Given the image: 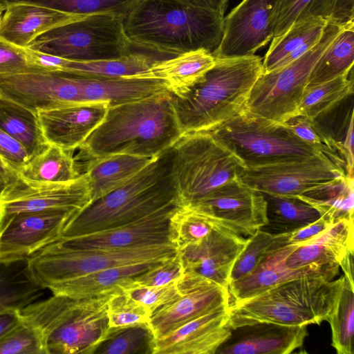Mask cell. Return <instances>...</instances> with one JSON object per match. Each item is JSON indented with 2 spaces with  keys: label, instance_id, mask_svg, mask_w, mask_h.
I'll return each instance as SVG.
<instances>
[{
  "label": "cell",
  "instance_id": "e575fe53",
  "mask_svg": "<svg viewBox=\"0 0 354 354\" xmlns=\"http://www.w3.org/2000/svg\"><path fill=\"white\" fill-rule=\"evenodd\" d=\"M0 129L17 140L30 157L48 145L37 115L21 104L0 95Z\"/></svg>",
  "mask_w": 354,
  "mask_h": 354
},
{
  "label": "cell",
  "instance_id": "816d5d0a",
  "mask_svg": "<svg viewBox=\"0 0 354 354\" xmlns=\"http://www.w3.org/2000/svg\"><path fill=\"white\" fill-rule=\"evenodd\" d=\"M37 69L28 64L23 47L0 37V75L25 73Z\"/></svg>",
  "mask_w": 354,
  "mask_h": 354
},
{
  "label": "cell",
  "instance_id": "5b68a950",
  "mask_svg": "<svg viewBox=\"0 0 354 354\" xmlns=\"http://www.w3.org/2000/svg\"><path fill=\"white\" fill-rule=\"evenodd\" d=\"M343 282L304 277L277 284L252 297L230 302L232 329L259 322L286 326L319 324L333 311Z\"/></svg>",
  "mask_w": 354,
  "mask_h": 354
},
{
  "label": "cell",
  "instance_id": "cb8c5ba5",
  "mask_svg": "<svg viewBox=\"0 0 354 354\" xmlns=\"http://www.w3.org/2000/svg\"><path fill=\"white\" fill-rule=\"evenodd\" d=\"M6 3V10L0 20V37L21 47H28L37 38L53 29L88 17L30 0Z\"/></svg>",
  "mask_w": 354,
  "mask_h": 354
},
{
  "label": "cell",
  "instance_id": "4dcf8cb0",
  "mask_svg": "<svg viewBox=\"0 0 354 354\" xmlns=\"http://www.w3.org/2000/svg\"><path fill=\"white\" fill-rule=\"evenodd\" d=\"M151 159L123 153L91 158L84 172L91 203L121 186L144 168Z\"/></svg>",
  "mask_w": 354,
  "mask_h": 354
},
{
  "label": "cell",
  "instance_id": "6da1fadb",
  "mask_svg": "<svg viewBox=\"0 0 354 354\" xmlns=\"http://www.w3.org/2000/svg\"><path fill=\"white\" fill-rule=\"evenodd\" d=\"M171 92L109 106L102 122L79 147L91 158L129 154L153 158L183 136Z\"/></svg>",
  "mask_w": 354,
  "mask_h": 354
},
{
  "label": "cell",
  "instance_id": "5bb4252c",
  "mask_svg": "<svg viewBox=\"0 0 354 354\" xmlns=\"http://www.w3.org/2000/svg\"><path fill=\"white\" fill-rule=\"evenodd\" d=\"M0 95L36 114L84 102L77 75L39 69L0 75Z\"/></svg>",
  "mask_w": 354,
  "mask_h": 354
},
{
  "label": "cell",
  "instance_id": "e0dca14e",
  "mask_svg": "<svg viewBox=\"0 0 354 354\" xmlns=\"http://www.w3.org/2000/svg\"><path fill=\"white\" fill-rule=\"evenodd\" d=\"M181 296L152 313L149 326L155 338L212 310L230 304L227 288L196 274L185 272L176 281Z\"/></svg>",
  "mask_w": 354,
  "mask_h": 354
},
{
  "label": "cell",
  "instance_id": "4316f807",
  "mask_svg": "<svg viewBox=\"0 0 354 354\" xmlns=\"http://www.w3.org/2000/svg\"><path fill=\"white\" fill-rule=\"evenodd\" d=\"M353 239L348 227L342 223L330 225L311 239L297 246L284 259L292 270L314 266L339 265L348 252H353Z\"/></svg>",
  "mask_w": 354,
  "mask_h": 354
},
{
  "label": "cell",
  "instance_id": "f546056e",
  "mask_svg": "<svg viewBox=\"0 0 354 354\" xmlns=\"http://www.w3.org/2000/svg\"><path fill=\"white\" fill-rule=\"evenodd\" d=\"M327 21L310 17L294 23L283 34L272 37L263 60V73L281 68L298 59L320 39Z\"/></svg>",
  "mask_w": 354,
  "mask_h": 354
},
{
  "label": "cell",
  "instance_id": "8992f818",
  "mask_svg": "<svg viewBox=\"0 0 354 354\" xmlns=\"http://www.w3.org/2000/svg\"><path fill=\"white\" fill-rule=\"evenodd\" d=\"M113 292L82 299L53 295L21 313L42 333L47 354H94L110 333L107 301Z\"/></svg>",
  "mask_w": 354,
  "mask_h": 354
},
{
  "label": "cell",
  "instance_id": "d6a6232c",
  "mask_svg": "<svg viewBox=\"0 0 354 354\" xmlns=\"http://www.w3.org/2000/svg\"><path fill=\"white\" fill-rule=\"evenodd\" d=\"M71 150L48 144L32 156L18 171L19 176L30 181L67 183L82 175Z\"/></svg>",
  "mask_w": 354,
  "mask_h": 354
},
{
  "label": "cell",
  "instance_id": "8d00e7d4",
  "mask_svg": "<svg viewBox=\"0 0 354 354\" xmlns=\"http://www.w3.org/2000/svg\"><path fill=\"white\" fill-rule=\"evenodd\" d=\"M354 62V24L345 27L315 64L308 86L325 82L350 72Z\"/></svg>",
  "mask_w": 354,
  "mask_h": 354
},
{
  "label": "cell",
  "instance_id": "f5cc1de1",
  "mask_svg": "<svg viewBox=\"0 0 354 354\" xmlns=\"http://www.w3.org/2000/svg\"><path fill=\"white\" fill-rule=\"evenodd\" d=\"M0 157L17 172L30 158L26 148L17 140L1 129Z\"/></svg>",
  "mask_w": 354,
  "mask_h": 354
},
{
  "label": "cell",
  "instance_id": "836d02e7",
  "mask_svg": "<svg viewBox=\"0 0 354 354\" xmlns=\"http://www.w3.org/2000/svg\"><path fill=\"white\" fill-rule=\"evenodd\" d=\"M266 201L268 223L260 230L273 234L290 233L318 220L319 212L297 197L263 193Z\"/></svg>",
  "mask_w": 354,
  "mask_h": 354
},
{
  "label": "cell",
  "instance_id": "30bf717a",
  "mask_svg": "<svg viewBox=\"0 0 354 354\" xmlns=\"http://www.w3.org/2000/svg\"><path fill=\"white\" fill-rule=\"evenodd\" d=\"M345 27L327 23L320 39L308 52L285 66L263 73L253 86L244 109L280 123L297 115L315 64Z\"/></svg>",
  "mask_w": 354,
  "mask_h": 354
},
{
  "label": "cell",
  "instance_id": "681fc988",
  "mask_svg": "<svg viewBox=\"0 0 354 354\" xmlns=\"http://www.w3.org/2000/svg\"><path fill=\"white\" fill-rule=\"evenodd\" d=\"M131 281L121 286L120 289L148 308L151 313L170 304L181 296L177 288V281L160 286H136L132 284Z\"/></svg>",
  "mask_w": 354,
  "mask_h": 354
},
{
  "label": "cell",
  "instance_id": "484cf974",
  "mask_svg": "<svg viewBox=\"0 0 354 354\" xmlns=\"http://www.w3.org/2000/svg\"><path fill=\"white\" fill-rule=\"evenodd\" d=\"M77 77L82 86L84 102H104L109 106L170 92L165 82L156 78Z\"/></svg>",
  "mask_w": 354,
  "mask_h": 354
},
{
  "label": "cell",
  "instance_id": "b9f144b4",
  "mask_svg": "<svg viewBox=\"0 0 354 354\" xmlns=\"http://www.w3.org/2000/svg\"><path fill=\"white\" fill-rule=\"evenodd\" d=\"M354 284L344 275L335 304L328 322L332 346L338 354H353Z\"/></svg>",
  "mask_w": 354,
  "mask_h": 354
},
{
  "label": "cell",
  "instance_id": "83f0119b",
  "mask_svg": "<svg viewBox=\"0 0 354 354\" xmlns=\"http://www.w3.org/2000/svg\"><path fill=\"white\" fill-rule=\"evenodd\" d=\"M158 262H147L106 268L57 282L49 286L47 289L54 295L76 299L106 295L120 290L121 286Z\"/></svg>",
  "mask_w": 354,
  "mask_h": 354
},
{
  "label": "cell",
  "instance_id": "52a82bcc",
  "mask_svg": "<svg viewBox=\"0 0 354 354\" xmlns=\"http://www.w3.org/2000/svg\"><path fill=\"white\" fill-rule=\"evenodd\" d=\"M176 252L169 243L127 249H76L56 241L28 258L26 270L30 279L44 290L57 282L106 268L162 261Z\"/></svg>",
  "mask_w": 354,
  "mask_h": 354
},
{
  "label": "cell",
  "instance_id": "6f0895ef",
  "mask_svg": "<svg viewBox=\"0 0 354 354\" xmlns=\"http://www.w3.org/2000/svg\"><path fill=\"white\" fill-rule=\"evenodd\" d=\"M180 3L205 8L224 15L229 0H174Z\"/></svg>",
  "mask_w": 354,
  "mask_h": 354
},
{
  "label": "cell",
  "instance_id": "11a10c76",
  "mask_svg": "<svg viewBox=\"0 0 354 354\" xmlns=\"http://www.w3.org/2000/svg\"><path fill=\"white\" fill-rule=\"evenodd\" d=\"M337 151L343 159L346 174L353 176V112L351 113L345 138L342 142H336Z\"/></svg>",
  "mask_w": 354,
  "mask_h": 354
},
{
  "label": "cell",
  "instance_id": "7c38bea8",
  "mask_svg": "<svg viewBox=\"0 0 354 354\" xmlns=\"http://www.w3.org/2000/svg\"><path fill=\"white\" fill-rule=\"evenodd\" d=\"M345 169L319 153L297 160L246 167L240 180L262 193L296 197L340 181Z\"/></svg>",
  "mask_w": 354,
  "mask_h": 354
},
{
  "label": "cell",
  "instance_id": "bcb514c9",
  "mask_svg": "<svg viewBox=\"0 0 354 354\" xmlns=\"http://www.w3.org/2000/svg\"><path fill=\"white\" fill-rule=\"evenodd\" d=\"M68 13L89 16L109 14L122 19L140 0H30Z\"/></svg>",
  "mask_w": 354,
  "mask_h": 354
},
{
  "label": "cell",
  "instance_id": "9a60e30c",
  "mask_svg": "<svg viewBox=\"0 0 354 354\" xmlns=\"http://www.w3.org/2000/svg\"><path fill=\"white\" fill-rule=\"evenodd\" d=\"M190 205L241 236H252L268 223L263 193L245 184L239 177Z\"/></svg>",
  "mask_w": 354,
  "mask_h": 354
},
{
  "label": "cell",
  "instance_id": "7dc6e473",
  "mask_svg": "<svg viewBox=\"0 0 354 354\" xmlns=\"http://www.w3.org/2000/svg\"><path fill=\"white\" fill-rule=\"evenodd\" d=\"M283 123L301 140L319 148L337 165L345 167L337 151L336 141L322 130L315 120L297 115Z\"/></svg>",
  "mask_w": 354,
  "mask_h": 354
},
{
  "label": "cell",
  "instance_id": "6125c7cd",
  "mask_svg": "<svg viewBox=\"0 0 354 354\" xmlns=\"http://www.w3.org/2000/svg\"><path fill=\"white\" fill-rule=\"evenodd\" d=\"M1 15H0V20H1Z\"/></svg>",
  "mask_w": 354,
  "mask_h": 354
},
{
  "label": "cell",
  "instance_id": "94428289",
  "mask_svg": "<svg viewBox=\"0 0 354 354\" xmlns=\"http://www.w3.org/2000/svg\"><path fill=\"white\" fill-rule=\"evenodd\" d=\"M7 3L6 1H0V15H2L3 12L6 10Z\"/></svg>",
  "mask_w": 354,
  "mask_h": 354
},
{
  "label": "cell",
  "instance_id": "ab89813d",
  "mask_svg": "<svg viewBox=\"0 0 354 354\" xmlns=\"http://www.w3.org/2000/svg\"><path fill=\"white\" fill-rule=\"evenodd\" d=\"M221 226L194 206L181 205L169 218V241L179 250L201 241Z\"/></svg>",
  "mask_w": 354,
  "mask_h": 354
},
{
  "label": "cell",
  "instance_id": "7402d4cb",
  "mask_svg": "<svg viewBox=\"0 0 354 354\" xmlns=\"http://www.w3.org/2000/svg\"><path fill=\"white\" fill-rule=\"evenodd\" d=\"M228 307L221 306L155 338L153 354H215L232 333Z\"/></svg>",
  "mask_w": 354,
  "mask_h": 354
},
{
  "label": "cell",
  "instance_id": "c3c4849f",
  "mask_svg": "<svg viewBox=\"0 0 354 354\" xmlns=\"http://www.w3.org/2000/svg\"><path fill=\"white\" fill-rule=\"evenodd\" d=\"M0 354H47L43 334L23 320L0 340Z\"/></svg>",
  "mask_w": 354,
  "mask_h": 354
},
{
  "label": "cell",
  "instance_id": "d6986e66",
  "mask_svg": "<svg viewBox=\"0 0 354 354\" xmlns=\"http://www.w3.org/2000/svg\"><path fill=\"white\" fill-rule=\"evenodd\" d=\"M181 205L175 203L134 222L57 241L62 246L76 249H127L168 244L169 218Z\"/></svg>",
  "mask_w": 354,
  "mask_h": 354
},
{
  "label": "cell",
  "instance_id": "d4e9b609",
  "mask_svg": "<svg viewBox=\"0 0 354 354\" xmlns=\"http://www.w3.org/2000/svg\"><path fill=\"white\" fill-rule=\"evenodd\" d=\"M306 326L259 322L232 330L215 354H288L301 348Z\"/></svg>",
  "mask_w": 354,
  "mask_h": 354
},
{
  "label": "cell",
  "instance_id": "f6af8a7d",
  "mask_svg": "<svg viewBox=\"0 0 354 354\" xmlns=\"http://www.w3.org/2000/svg\"><path fill=\"white\" fill-rule=\"evenodd\" d=\"M276 245H282L280 234H273L259 229L250 236L232 266L229 284L251 273L265 253Z\"/></svg>",
  "mask_w": 354,
  "mask_h": 354
},
{
  "label": "cell",
  "instance_id": "91938a15",
  "mask_svg": "<svg viewBox=\"0 0 354 354\" xmlns=\"http://www.w3.org/2000/svg\"><path fill=\"white\" fill-rule=\"evenodd\" d=\"M339 266L344 275L353 283V252L348 251L341 260Z\"/></svg>",
  "mask_w": 354,
  "mask_h": 354
},
{
  "label": "cell",
  "instance_id": "2e32d148",
  "mask_svg": "<svg viewBox=\"0 0 354 354\" xmlns=\"http://www.w3.org/2000/svg\"><path fill=\"white\" fill-rule=\"evenodd\" d=\"M77 213L49 209L14 216L0 231V261H26L59 241L66 225Z\"/></svg>",
  "mask_w": 354,
  "mask_h": 354
},
{
  "label": "cell",
  "instance_id": "60d3db41",
  "mask_svg": "<svg viewBox=\"0 0 354 354\" xmlns=\"http://www.w3.org/2000/svg\"><path fill=\"white\" fill-rule=\"evenodd\" d=\"M338 0H278L272 15L273 37L283 34L294 23L319 17L333 23Z\"/></svg>",
  "mask_w": 354,
  "mask_h": 354
},
{
  "label": "cell",
  "instance_id": "8fae6325",
  "mask_svg": "<svg viewBox=\"0 0 354 354\" xmlns=\"http://www.w3.org/2000/svg\"><path fill=\"white\" fill-rule=\"evenodd\" d=\"M123 20L109 14L90 15L44 34L28 47L80 62L118 58L132 51Z\"/></svg>",
  "mask_w": 354,
  "mask_h": 354
},
{
  "label": "cell",
  "instance_id": "680465c9",
  "mask_svg": "<svg viewBox=\"0 0 354 354\" xmlns=\"http://www.w3.org/2000/svg\"><path fill=\"white\" fill-rule=\"evenodd\" d=\"M17 176V172L0 157V189L14 180Z\"/></svg>",
  "mask_w": 354,
  "mask_h": 354
},
{
  "label": "cell",
  "instance_id": "1f68e13d",
  "mask_svg": "<svg viewBox=\"0 0 354 354\" xmlns=\"http://www.w3.org/2000/svg\"><path fill=\"white\" fill-rule=\"evenodd\" d=\"M158 61L160 60L156 57L135 51L118 58L88 62L55 56L51 61V68L55 72L85 77L116 78L143 74Z\"/></svg>",
  "mask_w": 354,
  "mask_h": 354
},
{
  "label": "cell",
  "instance_id": "ba28073f",
  "mask_svg": "<svg viewBox=\"0 0 354 354\" xmlns=\"http://www.w3.org/2000/svg\"><path fill=\"white\" fill-rule=\"evenodd\" d=\"M209 132L234 153L245 167L323 153L298 138L283 122L268 120L245 109Z\"/></svg>",
  "mask_w": 354,
  "mask_h": 354
},
{
  "label": "cell",
  "instance_id": "44dd1931",
  "mask_svg": "<svg viewBox=\"0 0 354 354\" xmlns=\"http://www.w3.org/2000/svg\"><path fill=\"white\" fill-rule=\"evenodd\" d=\"M109 105L82 102L37 112L46 143L66 150L79 148L104 120Z\"/></svg>",
  "mask_w": 354,
  "mask_h": 354
},
{
  "label": "cell",
  "instance_id": "7a4b0ae2",
  "mask_svg": "<svg viewBox=\"0 0 354 354\" xmlns=\"http://www.w3.org/2000/svg\"><path fill=\"white\" fill-rule=\"evenodd\" d=\"M173 147L151 158L121 186L74 215L60 239L134 222L173 203H181L173 175Z\"/></svg>",
  "mask_w": 354,
  "mask_h": 354
},
{
  "label": "cell",
  "instance_id": "4fadbf2b",
  "mask_svg": "<svg viewBox=\"0 0 354 354\" xmlns=\"http://www.w3.org/2000/svg\"><path fill=\"white\" fill-rule=\"evenodd\" d=\"M91 203L84 173L67 183H42L18 176L0 189V231L14 216L49 209L80 212Z\"/></svg>",
  "mask_w": 354,
  "mask_h": 354
},
{
  "label": "cell",
  "instance_id": "277c9868",
  "mask_svg": "<svg viewBox=\"0 0 354 354\" xmlns=\"http://www.w3.org/2000/svg\"><path fill=\"white\" fill-rule=\"evenodd\" d=\"M215 65L171 104L183 136L210 131L241 112L263 73L262 58H215Z\"/></svg>",
  "mask_w": 354,
  "mask_h": 354
},
{
  "label": "cell",
  "instance_id": "ee69618b",
  "mask_svg": "<svg viewBox=\"0 0 354 354\" xmlns=\"http://www.w3.org/2000/svg\"><path fill=\"white\" fill-rule=\"evenodd\" d=\"M151 312L121 289L113 292L107 301L110 333L138 324H149Z\"/></svg>",
  "mask_w": 354,
  "mask_h": 354
},
{
  "label": "cell",
  "instance_id": "74e56055",
  "mask_svg": "<svg viewBox=\"0 0 354 354\" xmlns=\"http://www.w3.org/2000/svg\"><path fill=\"white\" fill-rule=\"evenodd\" d=\"M353 69L329 81L307 86L298 110V114L316 120L337 106L353 93Z\"/></svg>",
  "mask_w": 354,
  "mask_h": 354
},
{
  "label": "cell",
  "instance_id": "603a6c76",
  "mask_svg": "<svg viewBox=\"0 0 354 354\" xmlns=\"http://www.w3.org/2000/svg\"><path fill=\"white\" fill-rule=\"evenodd\" d=\"M297 246L277 245L266 252L251 273L229 284L230 298L232 301L252 297L289 280L319 277L333 280L339 274V265L314 266L299 270L287 268L284 259Z\"/></svg>",
  "mask_w": 354,
  "mask_h": 354
},
{
  "label": "cell",
  "instance_id": "7bdbcfd3",
  "mask_svg": "<svg viewBox=\"0 0 354 354\" xmlns=\"http://www.w3.org/2000/svg\"><path fill=\"white\" fill-rule=\"evenodd\" d=\"M155 337L149 324L109 333L94 354H153Z\"/></svg>",
  "mask_w": 354,
  "mask_h": 354
},
{
  "label": "cell",
  "instance_id": "ffe728a7",
  "mask_svg": "<svg viewBox=\"0 0 354 354\" xmlns=\"http://www.w3.org/2000/svg\"><path fill=\"white\" fill-rule=\"evenodd\" d=\"M248 239L225 227L201 241L176 250L185 272H192L228 288L232 266Z\"/></svg>",
  "mask_w": 354,
  "mask_h": 354
},
{
  "label": "cell",
  "instance_id": "db71d44e",
  "mask_svg": "<svg viewBox=\"0 0 354 354\" xmlns=\"http://www.w3.org/2000/svg\"><path fill=\"white\" fill-rule=\"evenodd\" d=\"M333 223V222L321 216L316 221L302 228L283 234L284 244L300 245L317 236Z\"/></svg>",
  "mask_w": 354,
  "mask_h": 354
},
{
  "label": "cell",
  "instance_id": "3957f363",
  "mask_svg": "<svg viewBox=\"0 0 354 354\" xmlns=\"http://www.w3.org/2000/svg\"><path fill=\"white\" fill-rule=\"evenodd\" d=\"M224 15L174 0H140L123 20L132 45L169 57L219 45Z\"/></svg>",
  "mask_w": 354,
  "mask_h": 354
},
{
  "label": "cell",
  "instance_id": "f1b7e54d",
  "mask_svg": "<svg viewBox=\"0 0 354 354\" xmlns=\"http://www.w3.org/2000/svg\"><path fill=\"white\" fill-rule=\"evenodd\" d=\"M215 63L212 53L201 48L158 61L143 74L133 77L161 80L173 95L180 96L201 80Z\"/></svg>",
  "mask_w": 354,
  "mask_h": 354
},
{
  "label": "cell",
  "instance_id": "ac0fdd59",
  "mask_svg": "<svg viewBox=\"0 0 354 354\" xmlns=\"http://www.w3.org/2000/svg\"><path fill=\"white\" fill-rule=\"evenodd\" d=\"M278 0H243L223 19L215 58L251 56L273 37L272 15Z\"/></svg>",
  "mask_w": 354,
  "mask_h": 354
},
{
  "label": "cell",
  "instance_id": "9f6ffc18",
  "mask_svg": "<svg viewBox=\"0 0 354 354\" xmlns=\"http://www.w3.org/2000/svg\"><path fill=\"white\" fill-rule=\"evenodd\" d=\"M21 310L8 308L0 311V340L22 322Z\"/></svg>",
  "mask_w": 354,
  "mask_h": 354
},
{
  "label": "cell",
  "instance_id": "f907efd6",
  "mask_svg": "<svg viewBox=\"0 0 354 354\" xmlns=\"http://www.w3.org/2000/svg\"><path fill=\"white\" fill-rule=\"evenodd\" d=\"M185 270L178 254L156 263L147 271L135 277L131 283L143 286H160L178 281Z\"/></svg>",
  "mask_w": 354,
  "mask_h": 354
},
{
  "label": "cell",
  "instance_id": "9c48e42d",
  "mask_svg": "<svg viewBox=\"0 0 354 354\" xmlns=\"http://www.w3.org/2000/svg\"><path fill=\"white\" fill-rule=\"evenodd\" d=\"M173 149V175L182 205L192 204L223 183L239 178L245 167L209 131L186 134Z\"/></svg>",
  "mask_w": 354,
  "mask_h": 354
},
{
  "label": "cell",
  "instance_id": "f35d334b",
  "mask_svg": "<svg viewBox=\"0 0 354 354\" xmlns=\"http://www.w3.org/2000/svg\"><path fill=\"white\" fill-rule=\"evenodd\" d=\"M353 176H346L326 187L296 196L314 207L322 217L331 222L353 218Z\"/></svg>",
  "mask_w": 354,
  "mask_h": 354
},
{
  "label": "cell",
  "instance_id": "d590c367",
  "mask_svg": "<svg viewBox=\"0 0 354 354\" xmlns=\"http://www.w3.org/2000/svg\"><path fill=\"white\" fill-rule=\"evenodd\" d=\"M43 290L29 277L26 260L0 261V311L22 309L37 301L42 295Z\"/></svg>",
  "mask_w": 354,
  "mask_h": 354
}]
</instances>
